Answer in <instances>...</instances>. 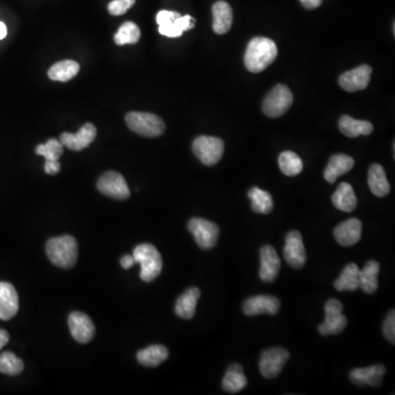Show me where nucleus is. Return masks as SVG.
<instances>
[{
  "instance_id": "obj_1",
  "label": "nucleus",
  "mask_w": 395,
  "mask_h": 395,
  "mask_svg": "<svg viewBox=\"0 0 395 395\" xmlns=\"http://www.w3.org/2000/svg\"><path fill=\"white\" fill-rule=\"evenodd\" d=\"M278 48L274 41L262 36L252 39L246 48L244 63L250 73H260L274 63Z\"/></svg>"
},
{
  "instance_id": "obj_2",
  "label": "nucleus",
  "mask_w": 395,
  "mask_h": 395,
  "mask_svg": "<svg viewBox=\"0 0 395 395\" xmlns=\"http://www.w3.org/2000/svg\"><path fill=\"white\" fill-rule=\"evenodd\" d=\"M46 255L55 266L64 270L73 268L78 257L76 240L71 235L51 238L46 244Z\"/></svg>"
},
{
  "instance_id": "obj_3",
  "label": "nucleus",
  "mask_w": 395,
  "mask_h": 395,
  "mask_svg": "<svg viewBox=\"0 0 395 395\" xmlns=\"http://www.w3.org/2000/svg\"><path fill=\"white\" fill-rule=\"evenodd\" d=\"M135 262L140 265V277L145 282H150L160 276L163 270V260L158 248L152 244H140L133 250Z\"/></svg>"
},
{
  "instance_id": "obj_4",
  "label": "nucleus",
  "mask_w": 395,
  "mask_h": 395,
  "mask_svg": "<svg viewBox=\"0 0 395 395\" xmlns=\"http://www.w3.org/2000/svg\"><path fill=\"white\" fill-rule=\"evenodd\" d=\"M131 131L145 138H158L165 132V123L160 117L148 112H130L125 117Z\"/></svg>"
},
{
  "instance_id": "obj_5",
  "label": "nucleus",
  "mask_w": 395,
  "mask_h": 395,
  "mask_svg": "<svg viewBox=\"0 0 395 395\" xmlns=\"http://www.w3.org/2000/svg\"><path fill=\"white\" fill-rule=\"evenodd\" d=\"M156 22L160 26V34L168 38H178L183 31H188L195 26V19L191 16H180V14L168 10H162L156 16Z\"/></svg>"
},
{
  "instance_id": "obj_6",
  "label": "nucleus",
  "mask_w": 395,
  "mask_h": 395,
  "mask_svg": "<svg viewBox=\"0 0 395 395\" xmlns=\"http://www.w3.org/2000/svg\"><path fill=\"white\" fill-rule=\"evenodd\" d=\"M195 158L207 166L217 165L224 154L223 140L215 136H199L193 143Z\"/></svg>"
},
{
  "instance_id": "obj_7",
  "label": "nucleus",
  "mask_w": 395,
  "mask_h": 395,
  "mask_svg": "<svg viewBox=\"0 0 395 395\" xmlns=\"http://www.w3.org/2000/svg\"><path fill=\"white\" fill-rule=\"evenodd\" d=\"M293 103V95L286 85H277L265 98L262 111L270 118H279L284 116Z\"/></svg>"
},
{
  "instance_id": "obj_8",
  "label": "nucleus",
  "mask_w": 395,
  "mask_h": 395,
  "mask_svg": "<svg viewBox=\"0 0 395 395\" xmlns=\"http://www.w3.org/2000/svg\"><path fill=\"white\" fill-rule=\"evenodd\" d=\"M188 230L195 243L202 250H212L219 240L220 229L217 224L200 217H193L188 222Z\"/></svg>"
},
{
  "instance_id": "obj_9",
  "label": "nucleus",
  "mask_w": 395,
  "mask_h": 395,
  "mask_svg": "<svg viewBox=\"0 0 395 395\" xmlns=\"http://www.w3.org/2000/svg\"><path fill=\"white\" fill-rule=\"evenodd\" d=\"M343 304L335 299H331L325 304V321L319 327L322 336L337 335L347 327V317L344 315Z\"/></svg>"
},
{
  "instance_id": "obj_10",
  "label": "nucleus",
  "mask_w": 395,
  "mask_h": 395,
  "mask_svg": "<svg viewBox=\"0 0 395 395\" xmlns=\"http://www.w3.org/2000/svg\"><path fill=\"white\" fill-rule=\"evenodd\" d=\"M289 357L290 354L288 350L282 347H274L265 350L260 357V374L266 379L276 378L284 369Z\"/></svg>"
},
{
  "instance_id": "obj_11",
  "label": "nucleus",
  "mask_w": 395,
  "mask_h": 395,
  "mask_svg": "<svg viewBox=\"0 0 395 395\" xmlns=\"http://www.w3.org/2000/svg\"><path fill=\"white\" fill-rule=\"evenodd\" d=\"M97 188L103 195L116 200H126L131 195L124 177L116 172L103 174L98 180Z\"/></svg>"
},
{
  "instance_id": "obj_12",
  "label": "nucleus",
  "mask_w": 395,
  "mask_h": 395,
  "mask_svg": "<svg viewBox=\"0 0 395 395\" xmlns=\"http://www.w3.org/2000/svg\"><path fill=\"white\" fill-rule=\"evenodd\" d=\"M280 309V300L270 294L250 297L244 302L243 311L247 317L268 314L276 315Z\"/></svg>"
},
{
  "instance_id": "obj_13",
  "label": "nucleus",
  "mask_w": 395,
  "mask_h": 395,
  "mask_svg": "<svg viewBox=\"0 0 395 395\" xmlns=\"http://www.w3.org/2000/svg\"><path fill=\"white\" fill-rule=\"evenodd\" d=\"M284 260L294 270H301L307 262L302 236L298 231L289 232L284 248Z\"/></svg>"
},
{
  "instance_id": "obj_14",
  "label": "nucleus",
  "mask_w": 395,
  "mask_h": 395,
  "mask_svg": "<svg viewBox=\"0 0 395 395\" xmlns=\"http://www.w3.org/2000/svg\"><path fill=\"white\" fill-rule=\"evenodd\" d=\"M371 73L372 68L369 65H361L357 68L344 73L339 77L338 83L341 85L342 88L348 93L364 91L369 85Z\"/></svg>"
},
{
  "instance_id": "obj_15",
  "label": "nucleus",
  "mask_w": 395,
  "mask_h": 395,
  "mask_svg": "<svg viewBox=\"0 0 395 395\" xmlns=\"http://www.w3.org/2000/svg\"><path fill=\"white\" fill-rule=\"evenodd\" d=\"M68 327L75 341L78 343H89L95 336V325L91 317L85 313H71L68 317Z\"/></svg>"
},
{
  "instance_id": "obj_16",
  "label": "nucleus",
  "mask_w": 395,
  "mask_h": 395,
  "mask_svg": "<svg viewBox=\"0 0 395 395\" xmlns=\"http://www.w3.org/2000/svg\"><path fill=\"white\" fill-rule=\"evenodd\" d=\"M97 136V129L91 123L81 126L77 133H63L60 142L63 146L71 150H81L88 148Z\"/></svg>"
},
{
  "instance_id": "obj_17",
  "label": "nucleus",
  "mask_w": 395,
  "mask_h": 395,
  "mask_svg": "<svg viewBox=\"0 0 395 395\" xmlns=\"http://www.w3.org/2000/svg\"><path fill=\"white\" fill-rule=\"evenodd\" d=\"M280 258L272 246L266 245L260 250V277L264 282L272 284L280 270Z\"/></svg>"
},
{
  "instance_id": "obj_18",
  "label": "nucleus",
  "mask_w": 395,
  "mask_h": 395,
  "mask_svg": "<svg viewBox=\"0 0 395 395\" xmlns=\"http://www.w3.org/2000/svg\"><path fill=\"white\" fill-rule=\"evenodd\" d=\"M362 224L358 219H349L338 224L334 230V237L344 247L355 245L361 238Z\"/></svg>"
},
{
  "instance_id": "obj_19",
  "label": "nucleus",
  "mask_w": 395,
  "mask_h": 395,
  "mask_svg": "<svg viewBox=\"0 0 395 395\" xmlns=\"http://www.w3.org/2000/svg\"><path fill=\"white\" fill-rule=\"evenodd\" d=\"M386 366L382 364L368 366V368H358L350 371L349 379L356 386H380L382 384V378L386 374Z\"/></svg>"
},
{
  "instance_id": "obj_20",
  "label": "nucleus",
  "mask_w": 395,
  "mask_h": 395,
  "mask_svg": "<svg viewBox=\"0 0 395 395\" xmlns=\"http://www.w3.org/2000/svg\"><path fill=\"white\" fill-rule=\"evenodd\" d=\"M19 309V297L15 287L8 282H0V319L9 321Z\"/></svg>"
},
{
  "instance_id": "obj_21",
  "label": "nucleus",
  "mask_w": 395,
  "mask_h": 395,
  "mask_svg": "<svg viewBox=\"0 0 395 395\" xmlns=\"http://www.w3.org/2000/svg\"><path fill=\"white\" fill-rule=\"evenodd\" d=\"M354 165H355V160L348 155H333L329 158V165H327V169L324 172V178L329 183H334L337 180L338 177L343 176V175L350 172Z\"/></svg>"
},
{
  "instance_id": "obj_22",
  "label": "nucleus",
  "mask_w": 395,
  "mask_h": 395,
  "mask_svg": "<svg viewBox=\"0 0 395 395\" xmlns=\"http://www.w3.org/2000/svg\"><path fill=\"white\" fill-rule=\"evenodd\" d=\"M213 31L217 34H225L230 31L233 24V10L231 6L220 0L213 5Z\"/></svg>"
},
{
  "instance_id": "obj_23",
  "label": "nucleus",
  "mask_w": 395,
  "mask_h": 395,
  "mask_svg": "<svg viewBox=\"0 0 395 395\" xmlns=\"http://www.w3.org/2000/svg\"><path fill=\"white\" fill-rule=\"evenodd\" d=\"M200 290L195 287L188 289L186 292L181 294L175 305V313L177 317L183 319H193L195 317L198 300L200 298Z\"/></svg>"
},
{
  "instance_id": "obj_24",
  "label": "nucleus",
  "mask_w": 395,
  "mask_h": 395,
  "mask_svg": "<svg viewBox=\"0 0 395 395\" xmlns=\"http://www.w3.org/2000/svg\"><path fill=\"white\" fill-rule=\"evenodd\" d=\"M368 185H369L370 191L376 197H386L390 193V183L386 178L384 167L379 164L370 166L369 173H368Z\"/></svg>"
},
{
  "instance_id": "obj_25",
  "label": "nucleus",
  "mask_w": 395,
  "mask_h": 395,
  "mask_svg": "<svg viewBox=\"0 0 395 395\" xmlns=\"http://www.w3.org/2000/svg\"><path fill=\"white\" fill-rule=\"evenodd\" d=\"M333 205L336 209L341 210L344 212H352L357 207V197H356L352 185L347 183H342L334 193L332 197Z\"/></svg>"
},
{
  "instance_id": "obj_26",
  "label": "nucleus",
  "mask_w": 395,
  "mask_h": 395,
  "mask_svg": "<svg viewBox=\"0 0 395 395\" xmlns=\"http://www.w3.org/2000/svg\"><path fill=\"white\" fill-rule=\"evenodd\" d=\"M380 265L376 260H369L359 270V288L366 294H374L378 290V276Z\"/></svg>"
},
{
  "instance_id": "obj_27",
  "label": "nucleus",
  "mask_w": 395,
  "mask_h": 395,
  "mask_svg": "<svg viewBox=\"0 0 395 395\" xmlns=\"http://www.w3.org/2000/svg\"><path fill=\"white\" fill-rule=\"evenodd\" d=\"M339 130L347 138H357L359 135H370L374 125L370 122L352 119L349 116H343L339 119Z\"/></svg>"
},
{
  "instance_id": "obj_28",
  "label": "nucleus",
  "mask_w": 395,
  "mask_h": 395,
  "mask_svg": "<svg viewBox=\"0 0 395 395\" xmlns=\"http://www.w3.org/2000/svg\"><path fill=\"white\" fill-rule=\"evenodd\" d=\"M247 386V378L244 374L243 368L238 364L230 366L224 376L222 388L229 393H237Z\"/></svg>"
},
{
  "instance_id": "obj_29",
  "label": "nucleus",
  "mask_w": 395,
  "mask_h": 395,
  "mask_svg": "<svg viewBox=\"0 0 395 395\" xmlns=\"http://www.w3.org/2000/svg\"><path fill=\"white\" fill-rule=\"evenodd\" d=\"M169 352L165 346L152 345L140 350L136 355L138 361L144 366H158L168 358Z\"/></svg>"
},
{
  "instance_id": "obj_30",
  "label": "nucleus",
  "mask_w": 395,
  "mask_h": 395,
  "mask_svg": "<svg viewBox=\"0 0 395 395\" xmlns=\"http://www.w3.org/2000/svg\"><path fill=\"white\" fill-rule=\"evenodd\" d=\"M359 267L356 264H349L345 267L335 281L334 287L337 291H355L359 288Z\"/></svg>"
},
{
  "instance_id": "obj_31",
  "label": "nucleus",
  "mask_w": 395,
  "mask_h": 395,
  "mask_svg": "<svg viewBox=\"0 0 395 395\" xmlns=\"http://www.w3.org/2000/svg\"><path fill=\"white\" fill-rule=\"evenodd\" d=\"M248 197L252 201V209L254 212L260 215H268L274 209V200L272 195L257 187H252L248 191Z\"/></svg>"
},
{
  "instance_id": "obj_32",
  "label": "nucleus",
  "mask_w": 395,
  "mask_h": 395,
  "mask_svg": "<svg viewBox=\"0 0 395 395\" xmlns=\"http://www.w3.org/2000/svg\"><path fill=\"white\" fill-rule=\"evenodd\" d=\"M79 64L75 61H62L56 63L48 69V77L52 81H65L74 78L79 72Z\"/></svg>"
},
{
  "instance_id": "obj_33",
  "label": "nucleus",
  "mask_w": 395,
  "mask_h": 395,
  "mask_svg": "<svg viewBox=\"0 0 395 395\" xmlns=\"http://www.w3.org/2000/svg\"><path fill=\"white\" fill-rule=\"evenodd\" d=\"M279 167L286 176L293 177L300 174L303 169V162L298 155L291 150L281 153L279 155Z\"/></svg>"
},
{
  "instance_id": "obj_34",
  "label": "nucleus",
  "mask_w": 395,
  "mask_h": 395,
  "mask_svg": "<svg viewBox=\"0 0 395 395\" xmlns=\"http://www.w3.org/2000/svg\"><path fill=\"white\" fill-rule=\"evenodd\" d=\"M24 371V361L11 352L0 355V374L18 376Z\"/></svg>"
},
{
  "instance_id": "obj_35",
  "label": "nucleus",
  "mask_w": 395,
  "mask_h": 395,
  "mask_svg": "<svg viewBox=\"0 0 395 395\" xmlns=\"http://www.w3.org/2000/svg\"><path fill=\"white\" fill-rule=\"evenodd\" d=\"M140 38V28L134 22L128 21L120 26L119 31L115 36V42L118 46L134 44L138 42Z\"/></svg>"
},
{
  "instance_id": "obj_36",
  "label": "nucleus",
  "mask_w": 395,
  "mask_h": 395,
  "mask_svg": "<svg viewBox=\"0 0 395 395\" xmlns=\"http://www.w3.org/2000/svg\"><path fill=\"white\" fill-rule=\"evenodd\" d=\"M36 153L46 158V162H58L63 154V145L60 140L51 138L46 144L38 145Z\"/></svg>"
},
{
  "instance_id": "obj_37",
  "label": "nucleus",
  "mask_w": 395,
  "mask_h": 395,
  "mask_svg": "<svg viewBox=\"0 0 395 395\" xmlns=\"http://www.w3.org/2000/svg\"><path fill=\"white\" fill-rule=\"evenodd\" d=\"M135 4V0H112L108 6V10L112 16H122L125 14L132 6Z\"/></svg>"
},
{
  "instance_id": "obj_38",
  "label": "nucleus",
  "mask_w": 395,
  "mask_h": 395,
  "mask_svg": "<svg viewBox=\"0 0 395 395\" xmlns=\"http://www.w3.org/2000/svg\"><path fill=\"white\" fill-rule=\"evenodd\" d=\"M384 337L390 342L391 344L395 343V313L394 309L390 311L386 321L384 324Z\"/></svg>"
},
{
  "instance_id": "obj_39",
  "label": "nucleus",
  "mask_w": 395,
  "mask_h": 395,
  "mask_svg": "<svg viewBox=\"0 0 395 395\" xmlns=\"http://www.w3.org/2000/svg\"><path fill=\"white\" fill-rule=\"evenodd\" d=\"M61 164L58 162H46L44 170L48 175H56L60 172Z\"/></svg>"
},
{
  "instance_id": "obj_40",
  "label": "nucleus",
  "mask_w": 395,
  "mask_h": 395,
  "mask_svg": "<svg viewBox=\"0 0 395 395\" xmlns=\"http://www.w3.org/2000/svg\"><path fill=\"white\" fill-rule=\"evenodd\" d=\"M300 3L305 9L312 10L319 7L323 3V0H300Z\"/></svg>"
},
{
  "instance_id": "obj_41",
  "label": "nucleus",
  "mask_w": 395,
  "mask_h": 395,
  "mask_svg": "<svg viewBox=\"0 0 395 395\" xmlns=\"http://www.w3.org/2000/svg\"><path fill=\"white\" fill-rule=\"evenodd\" d=\"M134 264H135V260H134L133 256L125 255L121 258V266L124 270H129Z\"/></svg>"
},
{
  "instance_id": "obj_42",
  "label": "nucleus",
  "mask_w": 395,
  "mask_h": 395,
  "mask_svg": "<svg viewBox=\"0 0 395 395\" xmlns=\"http://www.w3.org/2000/svg\"><path fill=\"white\" fill-rule=\"evenodd\" d=\"M9 343V334L5 329H0V349Z\"/></svg>"
},
{
  "instance_id": "obj_43",
  "label": "nucleus",
  "mask_w": 395,
  "mask_h": 395,
  "mask_svg": "<svg viewBox=\"0 0 395 395\" xmlns=\"http://www.w3.org/2000/svg\"><path fill=\"white\" fill-rule=\"evenodd\" d=\"M7 36V26L4 22H0V40L6 38Z\"/></svg>"
}]
</instances>
